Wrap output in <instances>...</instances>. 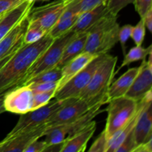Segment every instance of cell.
I'll return each instance as SVG.
<instances>
[{
    "mask_svg": "<svg viewBox=\"0 0 152 152\" xmlns=\"http://www.w3.org/2000/svg\"><path fill=\"white\" fill-rule=\"evenodd\" d=\"M53 41L48 34L37 42L23 45L0 68V94L23 84L33 64Z\"/></svg>",
    "mask_w": 152,
    "mask_h": 152,
    "instance_id": "cell-1",
    "label": "cell"
},
{
    "mask_svg": "<svg viewBox=\"0 0 152 152\" xmlns=\"http://www.w3.org/2000/svg\"><path fill=\"white\" fill-rule=\"evenodd\" d=\"M117 15L108 12L88 32L84 52L94 55L107 53L119 42Z\"/></svg>",
    "mask_w": 152,
    "mask_h": 152,
    "instance_id": "cell-2",
    "label": "cell"
},
{
    "mask_svg": "<svg viewBox=\"0 0 152 152\" xmlns=\"http://www.w3.org/2000/svg\"><path fill=\"white\" fill-rule=\"evenodd\" d=\"M138 102L126 96L108 101L105 108L108 116L104 129L108 140L132 120L137 110Z\"/></svg>",
    "mask_w": 152,
    "mask_h": 152,
    "instance_id": "cell-3",
    "label": "cell"
},
{
    "mask_svg": "<svg viewBox=\"0 0 152 152\" xmlns=\"http://www.w3.org/2000/svg\"><path fill=\"white\" fill-rule=\"evenodd\" d=\"M108 91V90H107ZM107 91L92 97L71 98V100L50 117L47 123L48 128L71 123L91 108L97 104H107L109 101Z\"/></svg>",
    "mask_w": 152,
    "mask_h": 152,
    "instance_id": "cell-4",
    "label": "cell"
},
{
    "mask_svg": "<svg viewBox=\"0 0 152 152\" xmlns=\"http://www.w3.org/2000/svg\"><path fill=\"white\" fill-rule=\"evenodd\" d=\"M76 35L77 34L70 30L63 36L53 39L51 44L39 56L38 59L28 70L22 85L40 73L56 67L60 60L65 46L74 37H76Z\"/></svg>",
    "mask_w": 152,
    "mask_h": 152,
    "instance_id": "cell-5",
    "label": "cell"
},
{
    "mask_svg": "<svg viewBox=\"0 0 152 152\" xmlns=\"http://www.w3.org/2000/svg\"><path fill=\"white\" fill-rule=\"evenodd\" d=\"M71 99H66L63 100H57L54 99L40 108L30 111L25 114H21L20 118L18 120L16 126L12 129L11 132L8 133L4 139H8L18 134L25 132L30 129L37 127L43 123H47L50 117L54 113L59 111L62 107L66 105L71 100Z\"/></svg>",
    "mask_w": 152,
    "mask_h": 152,
    "instance_id": "cell-6",
    "label": "cell"
},
{
    "mask_svg": "<svg viewBox=\"0 0 152 152\" xmlns=\"http://www.w3.org/2000/svg\"><path fill=\"white\" fill-rule=\"evenodd\" d=\"M108 55V53H107L95 56L85 68L56 91L53 99L63 100L71 98H78L80 94L88 85L96 70L104 62Z\"/></svg>",
    "mask_w": 152,
    "mask_h": 152,
    "instance_id": "cell-7",
    "label": "cell"
},
{
    "mask_svg": "<svg viewBox=\"0 0 152 152\" xmlns=\"http://www.w3.org/2000/svg\"><path fill=\"white\" fill-rule=\"evenodd\" d=\"M117 60V56L108 53L106 59L98 67L88 85L80 94L78 98L92 97L108 90L114 77Z\"/></svg>",
    "mask_w": 152,
    "mask_h": 152,
    "instance_id": "cell-8",
    "label": "cell"
},
{
    "mask_svg": "<svg viewBox=\"0 0 152 152\" xmlns=\"http://www.w3.org/2000/svg\"><path fill=\"white\" fill-rule=\"evenodd\" d=\"M65 6V0H53L45 5L33 7L28 16V22L39 25L48 34L60 19Z\"/></svg>",
    "mask_w": 152,
    "mask_h": 152,
    "instance_id": "cell-9",
    "label": "cell"
},
{
    "mask_svg": "<svg viewBox=\"0 0 152 152\" xmlns=\"http://www.w3.org/2000/svg\"><path fill=\"white\" fill-rule=\"evenodd\" d=\"M33 97V91L28 85L10 89L4 94L3 103L5 111L23 114L31 111Z\"/></svg>",
    "mask_w": 152,
    "mask_h": 152,
    "instance_id": "cell-10",
    "label": "cell"
},
{
    "mask_svg": "<svg viewBox=\"0 0 152 152\" xmlns=\"http://www.w3.org/2000/svg\"><path fill=\"white\" fill-rule=\"evenodd\" d=\"M148 56V59L145 58L142 60L138 74L125 95L137 102L141 100L148 92L151 91L152 88L151 53Z\"/></svg>",
    "mask_w": 152,
    "mask_h": 152,
    "instance_id": "cell-11",
    "label": "cell"
},
{
    "mask_svg": "<svg viewBox=\"0 0 152 152\" xmlns=\"http://www.w3.org/2000/svg\"><path fill=\"white\" fill-rule=\"evenodd\" d=\"M47 129L45 123L8 139H4L0 142V152H24L31 142L45 136Z\"/></svg>",
    "mask_w": 152,
    "mask_h": 152,
    "instance_id": "cell-12",
    "label": "cell"
},
{
    "mask_svg": "<svg viewBox=\"0 0 152 152\" xmlns=\"http://www.w3.org/2000/svg\"><path fill=\"white\" fill-rule=\"evenodd\" d=\"M28 14L21 19L0 41V60L13 54L23 45L22 38L28 25Z\"/></svg>",
    "mask_w": 152,
    "mask_h": 152,
    "instance_id": "cell-13",
    "label": "cell"
},
{
    "mask_svg": "<svg viewBox=\"0 0 152 152\" xmlns=\"http://www.w3.org/2000/svg\"><path fill=\"white\" fill-rule=\"evenodd\" d=\"M152 96L147 99L140 111L134 129V136L137 145L152 140Z\"/></svg>",
    "mask_w": 152,
    "mask_h": 152,
    "instance_id": "cell-14",
    "label": "cell"
},
{
    "mask_svg": "<svg viewBox=\"0 0 152 152\" xmlns=\"http://www.w3.org/2000/svg\"><path fill=\"white\" fill-rule=\"evenodd\" d=\"M96 129V123L91 121L74 134L67 137L62 142L60 152H83Z\"/></svg>",
    "mask_w": 152,
    "mask_h": 152,
    "instance_id": "cell-15",
    "label": "cell"
},
{
    "mask_svg": "<svg viewBox=\"0 0 152 152\" xmlns=\"http://www.w3.org/2000/svg\"><path fill=\"white\" fill-rule=\"evenodd\" d=\"M34 4V2L25 0L4 15L0 20V41L21 19L30 13Z\"/></svg>",
    "mask_w": 152,
    "mask_h": 152,
    "instance_id": "cell-16",
    "label": "cell"
},
{
    "mask_svg": "<svg viewBox=\"0 0 152 152\" xmlns=\"http://www.w3.org/2000/svg\"><path fill=\"white\" fill-rule=\"evenodd\" d=\"M108 12L106 2L102 3L97 7L79 15L71 30L77 34L88 32L89 30Z\"/></svg>",
    "mask_w": 152,
    "mask_h": 152,
    "instance_id": "cell-17",
    "label": "cell"
},
{
    "mask_svg": "<svg viewBox=\"0 0 152 152\" xmlns=\"http://www.w3.org/2000/svg\"><path fill=\"white\" fill-rule=\"evenodd\" d=\"M97 55H94L88 52H83L80 55L70 60L68 63L65 64L61 68L62 69V77H61L60 80L58 82L56 91L62 88L67 82L69 81L77 73L80 72Z\"/></svg>",
    "mask_w": 152,
    "mask_h": 152,
    "instance_id": "cell-18",
    "label": "cell"
},
{
    "mask_svg": "<svg viewBox=\"0 0 152 152\" xmlns=\"http://www.w3.org/2000/svg\"><path fill=\"white\" fill-rule=\"evenodd\" d=\"M140 66L129 68L116 81L110 84V86H108V91H107L109 100L126 95L129 89L130 88L137 74H138Z\"/></svg>",
    "mask_w": 152,
    "mask_h": 152,
    "instance_id": "cell-19",
    "label": "cell"
},
{
    "mask_svg": "<svg viewBox=\"0 0 152 152\" xmlns=\"http://www.w3.org/2000/svg\"><path fill=\"white\" fill-rule=\"evenodd\" d=\"M88 32L77 34L65 46L60 60L56 66L62 68L70 60L84 52Z\"/></svg>",
    "mask_w": 152,
    "mask_h": 152,
    "instance_id": "cell-20",
    "label": "cell"
},
{
    "mask_svg": "<svg viewBox=\"0 0 152 152\" xmlns=\"http://www.w3.org/2000/svg\"><path fill=\"white\" fill-rule=\"evenodd\" d=\"M102 105H103L102 104H97L88 110L86 113L75 119L73 122L68 123V124L64 125L66 129L67 133H68L67 134L68 137L74 134L76 132L81 130L89 123L93 121L94 117H96L98 114H101L103 111V110L101 109V107Z\"/></svg>",
    "mask_w": 152,
    "mask_h": 152,
    "instance_id": "cell-21",
    "label": "cell"
},
{
    "mask_svg": "<svg viewBox=\"0 0 152 152\" xmlns=\"http://www.w3.org/2000/svg\"><path fill=\"white\" fill-rule=\"evenodd\" d=\"M108 0H65L66 6L65 10L80 15L84 12L97 7Z\"/></svg>",
    "mask_w": 152,
    "mask_h": 152,
    "instance_id": "cell-22",
    "label": "cell"
},
{
    "mask_svg": "<svg viewBox=\"0 0 152 152\" xmlns=\"http://www.w3.org/2000/svg\"><path fill=\"white\" fill-rule=\"evenodd\" d=\"M79 15H72L71 16H61L60 19L54 25V26L50 30L48 34L53 39L62 37L64 34L68 33L72 28L77 21Z\"/></svg>",
    "mask_w": 152,
    "mask_h": 152,
    "instance_id": "cell-23",
    "label": "cell"
},
{
    "mask_svg": "<svg viewBox=\"0 0 152 152\" xmlns=\"http://www.w3.org/2000/svg\"><path fill=\"white\" fill-rule=\"evenodd\" d=\"M62 77V69L56 66L51 69L40 73L38 75L28 80L24 85H36L44 83L59 82ZM22 85V86H24Z\"/></svg>",
    "mask_w": 152,
    "mask_h": 152,
    "instance_id": "cell-24",
    "label": "cell"
},
{
    "mask_svg": "<svg viewBox=\"0 0 152 152\" xmlns=\"http://www.w3.org/2000/svg\"><path fill=\"white\" fill-rule=\"evenodd\" d=\"M151 45L146 48H143L142 45H136L132 48L127 53H125L124 58H123L121 65L119 68V70H120L123 67L128 66L132 62L145 59L146 56L151 53Z\"/></svg>",
    "mask_w": 152,
    "mask_h": 152,
    "instance_id": "cell-25",
    "label": "cell"
},
{
    "mask_svg": "<svg viewBox=\"0 0 152 152\" xmlns=\"http://www.w3.org/2000/svg\"><path fill=\"white\" fill-rule=\"evenodd\" d=\"M67 134L68 133L64 125L49 127L48 128L45 134V142L47 144V146L53 144L61 143L66 138Z\"/></svg>",
    "mask_w": 152,
    "mask_h": 152,
    "instance_id": "cell-26",
    "label": "cell"
},
{
    "mask_svg": "<svg viewBox=\"0 0 152 152\" xmlns=\"http://www.w3.org/2000/svg\"><path fill=\"white\" fill-rule=\"evenodd\" d=\"M46 34H47V32L41 27L36 24L28 22L26 31L24 34L23 38H22L23 45H28L36 42L41 38H42Z\"/></svg>",
    "mask_w": 152,
    "mask_h": 152,
    "instance_id": "cell-27",
    "label": "cell"
},
{
    "mask_svg": "<svg viewBox=\"0 0 152 152\" xmlns=\"http://www.w3.org/2000/svg\"><path fill=\"white\" fill-rule=\"evenodd\" d=\"M55 93H56V91L52 90L49 91L42 92V93L34 94L31 111L40 108V107L48 103L51 100V99H53Z\"/></svg>",
    "mask_w": 152,
    "mask_h": 152,
    "instance_id": "cell-28",
    "label": "cell"
},
{
    "mask_svg": "<svg viewBox=\"0 0 152 152\" xmlns=\"http://www.w3.org/2000/svg\"><path fill=\"white\" fill-rule=\"evenodd\" d=\"M145 35V25L142 18L135 26H133L131 37L136 45H142Z\"/></svg>",
    "mask_w": 152,
    "mask_h": 152,
    "instance_id": "cell-29",
    "label": "cell"
},
{
    "mask_svg": "<svg viewBox=\"0 0 152 152\" xmlns=\"http://www.w3.org/2000/svg\"><path fill=\"white\" fill-rule=\"evenodd\" d=\"M108 145V139L107 138L105 131H102L99 136L93 142L89 152H107Z\"/></svg>",
    "mask_w": 152,
    "mask_h": 152,
    "instance_id": "cell-30",
    "label": "cell"
},
{
    "mask_svg": "<svg viewBox=\"0 0 152 152\" xmlns=\"http://www.w3.org/2000/svg\"><path fill=\"white\" fill-rule=\"evenodd\" d=\"M135 0H108L106 2L108 11L112 14L118 15L120 11L130 4H134Z\"/></svg>",
    "mask_w": 152,
    "mask_h": 152,
    "instance_id": "cell-31",
    "label": "cell"
},
{
    "mask_svg": "<svg viewBox=\"0 0 152 152\" xmlns=\"http://www.w3.org/2000/svg\"><path fill=\"white\" fill-rule=\"evenodd\" d=\"M137 143L135 142L134 136V131L129 134L126 139L123 141L120 146L117 148L115 152H134L137 148Z\"/></svg>",
    "mask_w": 152,
    "mask_h": 152,
    "instance_id": "cell-32",
    "label": "cell"
},
{
    "mask_svg": "<svg viewBox=\"0 0 152 152\" xmlns=\"http://www.w3.org/2000/svg\"><path fill=\"white\" fill-rule=\"evenodd\" d=\"M132 28H133V25L128 24V25H123V27H120V29H119V42L121 45L123 53L124 55L126 53V42L132 35Z\"/></svg>",
    "mask_w": 152,
    "mask_h": 152,
    "instance_id": "cell-33",
    "label": "cell"
},
{
    "mask_svg": "<svg viewBox=\"0 0 152 152\" xmlns=\"http://www.w3.org/2000/svg\"><path fill=\"white\" fill-rule=\"evenodd\" d=\"M57 83L58 82H53V83H44L36 85H28V86H30L31 90L33 91V93L37 94L52 90L56 91Z\"/></svg>",
    "mask_w": 152,
    "mask_h": 152,
    "instance_id": "cell-34",
    "label": "cell"
},
{
    "mask_svg": "<svg viewBox=\"0 0 152 152\" xmlns=\"http://www.w3.org/2000/svg\"><path fill=\"white\" fill-rule=\"evenodd\" d=\"M134 4L136 11L140 18H142L148 10L152 8V0H135Z\"/></svg>",
    "mask_w": 152,
    "mask_h": 152,
    "instance_id": "cell-35",
    "label": "cell"
},
{
    "mask_svg": "<svg viewBox=\"0 0 152 152\" xmlns=\"http://www.w3.org/2000/svg\"><path fill=\"white\" fill-rule=\"evenodd\" d=\"M25 0H0V15L9 11Z\"/></svg>",
    "mask_w": 152,
    "mask_h": 152,
    "instance_id": "cell-36",
    "label": "cell"
},
{
    "mask_svg": "<svg viewBox=\"0 0 152 152\" xmlns=\"http://www.w3.org/2000/svg\"><path fill=\"white\" fill-rule=\"evenodd\" d=\"M47 147V144L44 141H39L36 140L34 142H31L24 152H43Z\"/></svg>",
    "mask_w": 152,
    "mask_h": 152,
    "instance_id": "cell-37",
    "label": "cell"
},
{
    "mask_svg": "<svg viewBox=\"0 0 152 152\" xmlns=\"http://www.w3.org/2000/svg\"><path fill=\"white\" fill-rule=\"evenodd\" d=\"M134 152H152V140L137 145Z\"/></svg>",
    "mask_w": 152,
    "mask_h": 152,
    "instance_id": "cell-38",
    "label": "cell"
},
{
    "mask_svg": "<svg viewBox=\"0 0 152 152\" xmlns=\"http://www.w3.org/2000/svg\"><path fill=\"white\" fill-rule=\"evenodd\" d=\"M145 23V28L151 33L152 31V8L148 10L145 16L142 18Z\"/></svg>",
    "mask_w": 152,
    "mask_h": 152,
    "instance_id": "cell-39",
    "label": "cell"
},
{
    "mask_svg": "<svg viewBox=\"0 0 152 152\" xmlns=\"http://www.w3.org/2000/svg\"><path fill=\"white\" fill-rule=\"evenodd\" d=\"M62 146V142L58 144L48 145L43 152H60Z\"/></svg>",
    "mask_w": 152,
    "mask_h": 152,
    "instance_id": "cell-40",
    "label": "cell"
},
{
    "mask_svg": "<svg viewBox=\"0 0 152 152\" xmlns=\"http://www.w3.org/2000/svg\"><path fill=\"white\" fill-rule=\"evenodd\" d=\"M0 94V114L5 112V109L4 108V103H3V102H4V94Z\"/></svg>",
    "mask_w": 152,
    "mask_h": 152,
    "instance_id": "cell-41",
    "label": "cell"
},
{
    "mask_svg": "<svg viewBox=\"0 0 152 152\" xmlns=\"http://www.w3.org/2000/svg\"><path fill=\"white\" fill-rule=\"evenodd\" d=\"M13 54L10 55V56H7V57H6V58H4V59H1V60H0V68H1V67H2L3 65H4V64H5L6 62H7V61L9 60V59H10V58L11 57V56H12V55H13Z\"/></svg>",
    "mask_w": 152,
    "mask_h": 152,
    "instance_id": "cell-42",
    "label": "cell"
},
{
    "mask_svg": "<svg viewBox=\"0 0 152 152\" xmlns=\"http://www.w3.org/2000/svg\"><path fill=\"white\" fill-rule=\"evenodd\" d=\"M26 1H31V2H34V3H35L36 1H50V0H26Z\"/></svg>",
    "mask_w": 152,
    "mask_h": 152,
    "instance_id": "cell-43",
    "label": "cell"
},
{
    "mask_svg": "<svg viewBox=\"0 0 152 152\" xmlns=\"http://www.w3.org/2000/svg\"><path fill=\"white\" fill-rule=\"evenodd\" d=\"M6 13H7V12H6ZM3 13V14L0 15V20H1V18H2V17H3V16H4V14H5V13Z\"/></svg>",
    "mask_w": 152,
    "mask_h": 152,
    "instance_id": "cell-44",
    "label": "cell"
}]
</instances>
